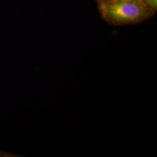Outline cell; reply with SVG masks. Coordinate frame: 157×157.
Listing matches in <instances>:
<instances>
[{"instance_id":"6da1fadb","label":"cell","mask_w":157,"mask_h":157,"mask_svg":"<svg viewBox=\"0 0 157 157\" xmlns=\"http://www.w3.org/2000/svg\"><path fill=\"white\" fill-rule=\"evenodd\" d=\"M99 9L104 20L116 25L138 23L151 14V10L137 0L100 1Z\"/></svg>"},{"instance_id":"7a4b0ae2","label":"cell","mask_w":157,"mask_h":157,"mask_svg":"<svg viewBox=\"0 0 157 157\" xmlns=\"http://www.w3.org/2000/svg\"><path fill=\"white\" fill-rule=\"evenodd\" d=\"M146 6L151 10L157 9V0H144Z\"/></svg>"},{"instance_id":"3957f363","label":"cell","mask_w":157,"mask_h":157,"mask_svg":"<svg viewBox=\"0 0 157 157\" xmlns=\"http://www.w3.org/2000/svg\"><path fill=\"white\" fill-rule=\"evenodd\" d=\"M137 1H140V2H143V3L145 4V3H144V0H137Z\"/></svg>"},{"instance_id":"277c9868","label":"cell","mask_w":157,"mask_h":157,"mask_svg":"<svg viewBox=\"0 0 157 157\" xmlns=\"http://www.w3.org/2000/svg\"><path fill=\"white\" fill-rule=\"evenodd\" d=\"M109 1V0H101V1Z\"/></svg>"}]
</instances>
